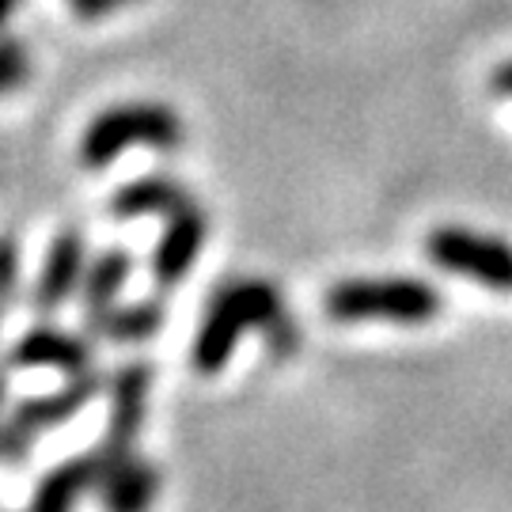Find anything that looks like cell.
Here are the masks:
<instances>
[{"mask_svg":"<svg viewBox=\"0 0 512 512\" xmlns=\"http://www.w3.org/2000/svg\"><path fill=\"white\" fill-rule=\"evenodd\" d=\"M490 92L494 95H512V61L497 65L494 76H490Z\"/></svg>","mask_w":512,"mask_h":512,"instance_id":"cell-19","label":"cell"},{"mask_svg":"<svg viewBox=\"0 0 512 512\" xmlns=\"http://www.w3.org/2000/svg\"><path fill=\"white\" fill-rule=\"evenodd\" d=\"M205 232H209V217H205L202 205L186 202L175 213L164 217V236L156 243V255H152V277L160 289H175L190 266L198 262L205 247Z\"/></svg>","mask_w":512,"mask_h":512,"instance_id":"cell-7","label":"cell"},{"mask_svg":"<svg viewBox=\"0 0 512 512\" xmlns=\"http://www.w3.org/2000/svg\"><path fill=\"white\" fill-rule=\"evenodd\" d=\"M425 255L433 266L459 277H475L494 293H512V247L494 236H478L467 228H437L425 239Z\"/></svg>","mask_w":512,"mask_h":512,"instance_id":"cell-4","label":"cell"},{"mask_svg":"<svg viewBox=\"0 0 512 512\" xmlns=\"http://www.w3.org/2000/svg\"><path fill=\"white\" fill-rule=\"evenodd\" d=\"M148 391H152V365L148 361H129L110 376L107 437L99 448H110V452H133L137 448V433L145 425Z\"/></svg>","mask_w":512,"mask_h":512,"instance_id":"cell-6","label":"cell"},{"mask_svg":"<svg viewBox=\"0 0 512 512\" xmlns=\"http://www.w3.org/2000/svg\"><path fill=\"white\" fill-rule=\"evenodd\" d=\"M23 4V0H0V31L8 27V19L16 16V8Z\"/></svg>","mask_w":512,"mask_h":512,"instance_id":"cell-20","label":"cell"},{"mask_svg":"<svg viewBox=\"0 0 512 512\" xmlns=\"http://www.w3.org/2000/svg\"><path fill=\"white\" fill-rule=\"evenodd\" d=\"M251 327L266 334L274 357H289L300 342L293 315L285 311V300L270 281H262V277L224 281L205 304V319L194 334V349H190V365L202 376H217L220 368L232 361L243 330Z\"/></svg>","mask_w":512,"mask_h":512,"instance_id":"cell-1","label":"cell"},{"mask_svg":"<svg viewBox=\"0 0 512 512\" xmlns=\"http://www.w3.org/2000/svg\"><path fill=\"white\" fill-rule=\"evenodd\" d=\"M122 4H129V0H122Z\"/></svg>","mask_w":512,"mask_h":512,"instance_id":"cell-23","label":"cell"},{"mask_svg":"<svg viewBox=\"0 0 512 512\" xmlns=\"http://www.w3.org/2000/svg\"><path fill=\"white\" fill-rule=\"evenodd\" d=\"M164 327V308L156 300H137V304H110L103 311L88 315V334L107 338V342H145Z\"/></svg>","mask_w":512,"mask_h":512,"instance_id":"cell-13","label":"cell"},{"mask_svg":"<svg viewBox=\"0 0 512 512\" xmlns=\"http://www.w3.org/2000/svg\"><path fill=\"white\" fill-rule=\"evenodd\" d=\"M8 399V376H4V368H0V406Z\"/></svg>","mask_w":512,"mask_h":512,"instance_id":"cell-21","label":"cell"},{"mask_svg":"<svg viewBox=\"0 0 512 512\" xmlns=\"http://www.w3.org/2000/svg\"><path fill=\"white\" fill-rule=\"evenodd\" d=\"M133 274V255L126 247H110V251H99V255L88 262L84 270V281H80V300H84V311H103L110 304H118V293L122 285Z\"/></svg>","mask_w":512,"mask_h":512,"instance_id":"cell-14","label":"cell"},{"mask_svg":"<svg viewBox=\"0 0 512 512\" xmlns=\"http://www.w3.org/2000/svg\"><path fill=\"white\" fill-rule=\"evenodd\" d=\"M19 239L0 236V308H8L19 293Z\"/></svg>","mask_w":512,"mask_h":512,"instance_id":"cell-16","label":"cell"},{"mask_svg":"<svg viewBox=\"0 0 512 512\" xmlns=\"http://www.w3.org/2000/svg\"><path fill=\"white\" fill-rule=\"evenodd\" d=\"M0 323H4V308H0Z\"/></svg>","mask_w":512,"mask_h":512,"instance_id":"cell-22","label":"cell"},{"mask_svg":"<svg viewBox=\"0 0 512 512\" xmlns=\"http://www.w3.org/2000/svg\"><path fill=\"white\" fill-rule=\"evenodd\" d=\"M31 76V50L19 35H0V95L16 92Z\"/></svg>","mask_w":512,"mask_h":512,"instance_id":"cell-15","label":"cell"},{"mask_svg":"<svg viewBox=\"0 0 512 512\" xmlns=\"http://www.w3.org/2000/svg\"><path fill=\"white\" fill-rule=\"evenodd\" d=\"M99 387H103L99 372L69 376V384L50 391V395H35V399L16 403V410L8 414V421L19 425L27 437L35 440V433H42V429H54V425H65L69 418H76V414L99 395Z\"/></svg>","mask_w":512,"mask_h":512,"instance_id":"cell-10","label":"cell"},{"mask_svg":"<svg viewBox=\"0 0 512 512\" xmlns=\"http://www.w3.org/2000/svg\"><path fill=\"white\" fill-rule=\"evenodd\" d=\"M122 0H69V8H73L76 19H84V23H95V19L110 16L114 8H118Z\"/></svg>","mask_w":512,"mask_h":512,"instance_id":"cell-18","label":"cell"},{"mask_svg":"<svg viewBox=\"0 0 512 512\" xmlns=\"http://www.w3.org/2000/svg\"><path fill=\"white\" fill-rule=\"evenodd\" d=\"M95 494L103 512H148L160 497V471L133 452L95 448Z\"/></svg>","mask_w":512,"mask_h":512,"instance_id":"cell-5","label":"cell"},{"mask_svg":"<svg viewBox=\"0 0 512 512\" xmlns=\"http://www.w3.org/2000/svg\"><path fill=\"white\" fill-rule=\"evenodd\" d=\"M8 365L57 368L65 376L92 372V334H69L61 327H35L8 349Z\"/></svg>","mask_w":512,"mask_h":512,"instance_id":"cell-9","label":"cell"},{"mask_svg":"<svg viewBox=\"0 0 512 512\" xmlns=\"http://www.w3.org/2000/svg\"><path fill=\"white\" fill-rule=\"evenodd\" d=\"M27 452H31V437L8 418L0 421V463H19Z\"/></svg>","mask_w":512,"mask_h":512,"instance_id":"cell-17","label":"cell"},{"mask_svg":"<svg viewBox=\"0 0 512 512\" xmlns=\"http://www.w3.org/2000/svg\"><path fill=\"white\" fill-rule=\"evenodd\" d=\"M190 202L183 183L167 179V175H145V179H133V183L118 186L114 198H110V213L118 220H133V217H152V213H175L179 205Z\"/></svg>","mask_w":512,"mask_h":512,"instance_id":"cell-12","label":"cell"},{"mask_svg":"<svg viewBox=\"0 0 512 512\" xmlns=\"http://www.w3.org/2000/svg\"><path fill=\"white\" fill-rule=\"evenodd\" d=\"M84 270H88V243H84V236H80L76 228L57 232L54 243L46 247L42 270H38V281H35V289H31L35 311L50 315V311L61 308L73 293H80Z\"/></svg>","mask_w":512,"mask_h":512,"instance_id":"cell-8","label":"cell"},{"mask_svg":"<svg viewBox=\"0 0 512 512\" xmlns=\"http://www.w3.org/2000/svg\"><path fill=\"white\" fill-rule=\"evenodd\" d=\"M327 315L334 323H433L444 308V296L421 277H357L330 285Z\"/></svg>","mask_w":512,"mask_h":512,"instance_id":"cell-2","label":"cell"},{"mask_svg":"<svg viewBox=\"0 0 512 512\" xmlns=\"http://www.w3.org/2000/svg\"><path fill=\"white\" fill-rule=\"evenodd\" d=\"M156 148V152H175L183 145V122L167 103H118V107L99 110L84 137H80V164L88 171L110 167L126 148Z\"/></svg>","mask_w":512,"mask_h":512,"instance_id":"cell-3","label":"cell"},{"mask_svg":"<svg viewBox=\"0 0 512 512\" xmlns=\"http://www.w3.org/2000/svg\"><path fill=\"white\" fill-rule=\"evenodd\" d=\"M95 475H99L95 452L61 459L54 471H46V475L38 478L35 497H31V512H73L76 501L88 490H95Z\"/></svg>","mask_w":512,"mask_h":512,"instance_id":"cell-11","label":"cell"}]
</instances>
